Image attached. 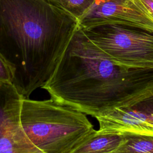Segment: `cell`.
Instances as JSON below:
<instances>
[{
    "label": "cell",
    "mask_w": 153,
    "mask_h": 153,
    "mask_svg": "<svg viewBox=\"0 0 153 153\" xmlns=\"http://www.w3.org/2000/svg\"><path fill=\"white\" fill-rule=\"evenodd\" d=\"M42 88L57 103L96 119L130 106L153 89V68L114 63L78 27Z\"/></svg>",
    "instance_id": "1"
},
{
    "label": "cell",
    "mask_w": 153,
    "mask_h": 153,
    "mask_svg": "<svg viewBox=\"0 0 153 153\" xmlns=\"http://www.w3.org/2000/svg\"><path fill=\"white\" fill-rule=\"evenodd\" d=\"M78 27L76 18L47 0H0V53L25 98L46 84Z\"/></svg>",
    "instance_id": "2"
},
{
    "label": "cell",
    "mask_w": 153,
    "mask_h": 153,
    "mask_svg": "<svg viewBox=\"0 0 153 153\" xmlns=\"http://www.w3.org/2000/svg\"><path fill=\"white\" fill-rule=\"evenodd\" d=\"M20 124L40 153H71L95 129L82 112L52 99L22 100Z\"/></svg>",
    "instance_id": "3"
},
{
    "label": "cell",
    "mask_w": 153,
    "mask_h": 153,
    "mask_svg": "<svg viewBox=\"0 0 153 153\" xmlns=\"http://www.w3.org/2000/svg\"><path fill=\"white\" fill-rule=\"evenodd\" d=\"M81 30L114 63L128 68H153V33L120 25Z\"/></svg>",
    "instance_id": "4"
},
{
    "label": "cell",
    "mask_w": 153,
    "mask_h": 153,
    "mask_svg": "<svg viewBox=\"0 0 153 153\" xmlns=\"http://www.w3.org/2000/svg\"><path fill=\"white\" fill-rule=\"evenodd\" d=\"M78 23L81 29L120 25L153 33V17L139 0H95Z\"/></svg>",
    "instance_id": "5"
},
{
    "label": "cell",
    "mask_w": 153,
    "mask_h": 153,
    "mask_svg": "<svg viewBox=\"0 0 153 153\" xmlns=\"http://www.w3.org/2000/svg\"><path fill=\"white\" fill-rule=\"evenodd\" d=\"M23 98L13 84L0 81V153H40L21 127Z\"/></svg>",
    "instance_id": "6"
},
{
    "label": "cell",
    "mask_w": 153,
    "mask_h": 153,
    "mask_svg": "<svg viewBox=\"0 0 153 153\" xmlns=\"http://www.w3.org/2000/svg\"><path fill=\"white\" fill-rule=\"evenodd\" d=\"M96 120L100 132L153 135V116L131 106L115 108Z\"/></svg>",
    "instance_id": "7"
},
{
    "label": "cell",
    "mask_w": 153,
    "mask_h": 153,
    "mask_svg": "<svg viewBox=\"0 0 153 153\" xmlns=\"http://www.w3.org/2000/svg\"><path fill=\"white\" fill-rule=\"evenodd\" d=\"M124 140L123 134L94 130L71 153H113Z\"/></svg>",
    "instance_id": "8"
},
{
    "label": "cell",
    "mask_w": 153,
    "mask_h": 153,
    "mask_svg": "<svg viewBox=\"0 0 153 153\" xmlns=\"http://www.w3.org/2000/svg\"><path fill=\"white\" fill-rule=\"evenodd\" d=\"M124 142L113 153H153V135L123 134Z\"/></svg>",
    "instance_id": "9"
},
{
    "label": "cell",
    "mask_w": 153,
    "mask_h": 153,
    "mask_svg": "<svg viewBox=\"0 0 153 153\" xmlns=\"http://www.w3.org/2000/svg\"><path fill=\"white\" fill-rule=\"evenodd\" d=\"M53 5L67 11L78 20L90 8L95 0H47Z\"/></svg>",
    "instance_id": "10"
},
{
    "label": "cell",
    "mask_w": 153,
    "mask_h": 153,
    "mask_svg": "<svg viewBox=\"0 0 153 153\" xmlns=\"http://www.w3.org/2000/svg\"><path fill=\"white\" fill-rule=\"evenodd\" d=\"M130 106L137 111L153 116V89Z\"/></svg>",
    "instance_id": "11"
},
{
    "label": "cell",
    "mask_w": 153,
    "mask_h": 153,
    "mask_svg": "<svg viewBox=\"0 0 153 153\" xmlns=\"http://www.w3.org/2000/svg\"><path fill=\"white\" fill-rule=\"evenodd\" d=\"M14 75V69L0 53V81L13 84Z\"/></svg>",
    "instance_id": "12"
},
{
    "label": "cell",
    "mask_w": 153,
    "mask_h": 153,
    "mask_svg": "<svg viewBox=\"0 0 153 153\" xmlns=\"http://www.w3.org/2000/svg\"><path fill=\"white\" fill-rule=\"evenodd\" d=\"M153 17V0H139Z\"/></svg>",
    "instance_id": "13"
}]
</instances>
